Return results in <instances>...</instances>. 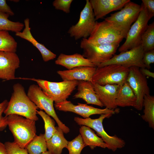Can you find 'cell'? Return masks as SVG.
<instances>
[{
    "mask_svg": "<svg viewBox=\"0 0 154 154\" xmlns=\"http://www.w3.org/2000/svg\"><path fill=\"white\" fill-rule=\"evenodd\" d=\"M16 79L30 80L36 82L44 93L58 104L66 100L76 89L78 81H63L52 82L35 78H17Z\"/></svg>",
    "mask_w": 154,
    "mask_h": 154,
    "instance_id": "277c9868",
    "label": "cell"
},
{
    "mask_svg": "<svg viewBox=\"0 0 154 154\" xmlns=\"http://www.w3.org/2000/svg\"><path fill=\"white\" fill-rule=\"evenodd\" d=\"M25 28L22 32L15 33L16 36L31 43L40 52L43 61L46 62L56 58V55L48 50L42 44L39 43L33 37L29 27V19L26 18L24 21Z\"/></svg>",
    "mask_w": 154,
    "mask_h": 154,
    "instance_id": "ffe728a7",
    "label": "cell"
},
{
    "mask_svg": "<svg viewBox=\"0 0 154 154\" xmlns=\"http://www.w3.org/2000/svg\"><path fill=\"white\" fill-rule=\"evenodd\" d=\"M77 86L78 91L73 96L74 98H81L87 104H93L101 107L104 106L99 100L91 82L78 81Z\"/></svg>",
    "mask_w": 154,
    "mask_h": 154,
    "instance_id": "d6986e66",
    "label": "cell"
},
{
    "mask_svg": "<svg viewBox=\"0 0 154 154\" xmlns=\"http://www.w3.org/2000/svg\"><path fill=\"white\" fill-rule=\"evenodd\" d=\"M129 29L106 20L96 21L95 27L87 39L94 45L120 43L126 38Z\"/></svg>",
    "mask_w": 154,
    "mask_h": 154,
    "instance_id": "6da1fadb",
    "label": "cell"
},
{
    "mask_svg": "<svg viewBox=\"0 0 154 154\" xmlns=\"http://www.w3.org/2000/svg\"><path fill=\"white\" fill-rule=\"evenodd\" d=\"M144 53L140 45L129 50L121 52L118 54H115L110 60L101 64L97 68L115 64L128 68L132 66L146 68L142 60Z\"/></svg>",
    "mask_w": 154,
    "mask_h": 154,
    "instance_id": "8fae6325",
    "label": "cell"
},
{
    "mask_svg": "<svg viewBox=\"0 0 154 154\" xmlns=\"http://www.w3.org/2000/svg\"><path fill=\"white\" fill-rule=\"evenodd\" d=\"M25 149L29 154H40L46 151V142L44 134L36 135Z\"/></svg>",
    "mask_w": 154,
    "mask_h": 154,
    "instance_id": "484cf974",
    "label": "cell"
},
{
    "mask_svg": "<svg viewBox=\"0 0 154 154\" xmlns=\"http://www.w3.org/2000/svg\"><path fill=\"white\" fill-rule=\"evenodd\" d=\"M140 71L142 74L145 77L147 76L152 78H154V73L150 71L146 68H139Z\"/></svg>",
    "mask_w": 154,
    "mask_h": 154,
    "instance_id": "74e56055",
    "label": "cell"
},
{
    "mask_svg": "<svg viewBox=\"0 0 154 154\" xmlns=\"http://www.w3.org/2000/svg\"><path fill=\"white\" fill-rule=\"evenodd\" d=\"M139 68L136 66L129 68L126 80L136 97V104L134 108L138 110L143 108L144 96L150 94L147 78L141 73Z\"/></svg>",
    "mask_w": 154,
    "mask_h": 154,
    "instance_id": "7c38bea8",
    "label": "cell"
},
{
    "mask_svg": "<svg viewBox=\"0 0 154 154\" xmlns=\"http://www.w3.org/2000/svg\"><path fill=\"white\" fill-rule=\"evenodd\" d=\"M7 100L0 103V130H3L7 125L6 117H3L2 114L6 109L8 104Z\"/></svg>",
    "mask_w": 154,
    "mask_h": 154,
    "instance_id": "836d02e7",
    "label": "cell"
},
{
    "mask_svg": "<svg viewBox=\"0 0 154 154\" xmlns=\"http://www.w3.org/2000/svg\"><path fill=\"white\" fill-rule=\"evenodd\" d=\"M130 0H90L95 19L102 18L111 12L119 9Z\"/></svg>",
    "mask_w": 154,
    "mask_h": 154,
    "instance_id": "e0dca14e",
    "label": "cell"
},
{
    "mask_svg": "<svg viewBox=\"0 0 154 154\" xmlns=\"http://www.w3.org/2000/svg\"><path fill=\"white\" fill-rule=\"evenodd\" d=\"M0 154H8L4 144L0 142Z\"/></svg>",
    "mask_w": 154,
    "mask_h": 154,
    "instance_id": "f35d334b",
    "label": "cell"
},
{
    "mask_svg": "<svg viewBox=\"0 0 154 154\" xmlns=\"http://www.w3.org/2000/svg\"><path fill=\"white\" fill-rule=\"evenodd\" d=\"M113 114H101L96 119L90 117L82 118L75 117L74 121L80 125H85L92 128L96 132L97 135L100 137L107 145V148L113 151L118 149H121L125 146V141L116 135L110 136L108 135L104 129L103 122L105 118H109Z\"/></svg>",
    "mask_w": 154,
    "mask_h": 154,
    "instance_id": "5b68a950",
    "label": "cell"
},
{
    "mask_svg": "<svg viewBox=\"0 0 154 154\" xmlns=\"http://www.w3.org/2000/svg\"><path fill=\"white\" fill-rule=\"evenodd\" d=\"M142 60L146 68L150 69V64L154 62V50L145 52Z\"/></svg>",
    "mask_w": 154,
    "mask_h": 154,
    "instance_id": "e575fe53",
    "label": "cell"
},
{
    "mask_svg": "<svg viewBox=\"0 0 154 154\" xmlns=\"http://www.w3.org/2000/svg\"><path fill=\"white\" fill-rule=\"evenodd\" d=\"M9 15L0 12V31H10L15 33L21 32L24 25L19 22H13L9 19Z\"/></svg>",
    "mask_w": 154,
    "mask_h": 154,
    "instance_id": "4316f807",
    "label": "cell"
},
{
    "mask_svg": "<svg viewBox=\"0 0 154 154\" xmlns=\"http://www.w3.org/2000/svg\"><path fill=\"white\" fill-rule=\"evenodd\" d=\"M144 107L143 114L142 118L148 123L149 127L154 129V97L153 96L145 95L143 98V107Z\"/></svg>",
    "mask_w": 154,
    "mask_h": 154,
    "instance_id": "d4e9b609",
    "label": "cell"
},
{
    "mask_svg": "<svg viewBox=\"0 0 154 154\" xmlns=\"http://www.w3.org/2000/svg\"><path fill=\"white\" fill-rule=\"evenodd\" d=\"M20 64L19 58L15 52L0 51V79H15V71Z\"/></svg>",
    "mask_w": 154,
    "mask_h": 154,
    "instance_id": "9a60e30c",
    "label": "cell"
},
{
    "mask_svg": "<svg viewBox=\"0 0 154 154\" xmlns=\"http://www.w3.org/2000/svg\"><path fill=\"white\" fill-rule=\"evenodd\" d=\"M27 95L38 108L44 110L47 114L52 117L57 123L58 127L64 133H67L69 132V128L58 117L54 109V101L44 93L38 85L33 84L30 85Z\"/></svg>",
    "mask_w": 154,
    "mask_h": 154,
    "instance_id": "30bf717a",
    "label": "cell"
},
{
    "mask_svg": "<svg viewBox=\"0 0 154 154\" xmlns=\"http://www.w3.org/2000/svg\"><path fill=\"white\" fill-rule=\"evenodd\" d=\"M142 3L145 7L149 18L154 16V0H142Z\"/></svg>",
    "mask_w": 154,
    "mask_h": 154,
    "instance_id": "d590c367",
    "label": "cell"
},
{
    "mask_svg": "<svg viewBox=\"0 0 154 154\" xmlns=\"http://www.w3.org/2000/svg\"><path fill=\"white\" fill-rule=\"evenodd\" d=\"M96 68V67L79 66L70 70H58L57 73L63 81L84 80L92 83V77Z\"/></svg>",
    "mask_w": 154,
    "mask_h": 154,
    "instance_id": "ac0fdd59",
    "label": "cell"
},
{
    "mask_svg": "<svg viewBox=\"0 0 154 154\" xmlns=\"http://www.w3.org/2000/svg\"><path fill=\"white\" fill-rule=\"evenodd\" d=\"M52 137L46 141L47 149L52 154H61L63 149L67 147L68 142L64 132L58 127Z\"/></svg>",
    "mask_w": 154,
    "mask_h": 154,
    "instance_id": "cb8c5ba5",
    "label": "cell"
},
{
    "mask_svg": "<svg viewBox=\"0 0 154 154\" xmlns=\"http://www.w3.org/2000/svg\"><path fill=\"white\" fill-rule=\"evenodd\" d=\"M141 9V5L130 1L120 11L111 14L105 20L130 29L132 24L137 19Z\"/></svg>",
    "mask_w": 154,
    "mask_h": 154,
    "instance_id": "5bb4252c",
    "label": "cell"
},
{
    "mask_svg": "<svg viewBox=\"0 0 154 154\" xmlns=\"http://www.w3.org/2000/svg\"><path fill=\"white\" fill-rule=\"evenodd\" d=\"M96 22L92 9L88 0L81 11L79 20L72 26L67 33L76 40L81 38L87 39L92 31Z\"/></svg>",
    "mask_w": 154,
    "mask_h": 154,
    "instance_id": "9c48e42d",
    "label": "cell"
},
{
    "mask_svg": "<svg viewBox=\"0 0 154 154\" xmlns=\"http://www.w3.org/2000/svg\"><path fill=\"white\" fill-rule=\"evenodd\" d=\"M0 12L7 13L11 16L14 14L5 0H0Z\"/></svg>",
    "mask_w": 154,
    "mask_h": 154,
    "instance_id": "8d00e7d4",
    "label": "cell"
},
{
    "mask_svg": "<svg viewBox=\"0 0 154 154\" xmlns=\"http://www.w3.org/2000/svg\"><path fill=\"white\" fill-rule=\"evenodd\" d=\"M129 71V68L115 64L97 67L92 83L102 86L108 84L121 85L126 81Z\"/></svg>",
    "mask_w": 154,
    "mask_h": 154,
    "instance_id": "52a82bcc",
    "label": "cell"
},
{
    "mask_svg": "<svg viewBox=\"0 0 154 154\" xmlns=\"http://www.w3.org/2000/svg\"><path fill=\"white\" fill-rule=\"evenodd\" d=\"M72 0H55L52 3L53 6L57 10L62 11L68 13L70 12Z\"/></svg>",
    "mask_w": 154,
    "mask_h": 154,
    "instance_id": "d6a6232c",
    "label": "cell"
},
{
    "mask_svg": "<svg viewBox=\"0 0 154 154\" xmlns=\"http://www.w3.org/2000/svg\"><path fill=\"white\" fill-rule=\"evenodd\" d=\"M94 90L103 106L110 110H115L117 106L116 100L121 85L117 84L100 86L92 83Z\"/></svg>",
    "mask_w": 154,
    "mask_h": 154,
    "instance_id": "2e32d148",
    "label": "cell"
},
{
    "mask_svg": "<svg viewBox=\"0 0 154 154\" xmlns=\"http://www.w3.org/2000/svg\"><path fill=\"white\" fill-rule=\"evenodd\" d=\"M54 107L58 110L65 112H71L78 114L84 118L89 117L92 115L110 114H112L118 113L119 109L110 110L107 108L101 109L88 106L87 104L78 103L74 105L71 101L66 100L62 102L55 104Z\"/></svg>",
    "mask_w": 154,
    "mask_h": 154,
    "instance_id": "4fadbf2b",
    "label": "cell"
},
{
    "mask_svg": "<svg viewBox=\"0 0 154 154\" xmlns=\"http://www.w3.org/2000/svg\"><path fill=\"white\" fill-rule=\"evenodd\" d=\"M40 154H52L48 151H46L40 153Z\"/></svg>",
    "mask_w": 154,
    "mask_h": 154,
    "instance_id": "ab89813d",
    "label": "cell"
},
{
    "mask_svg": "<svg viewBox=\"0 0 154 154\" xmlns=\"http://www.w3.org/2000/svg\"><path fill=\"white\" fill-rule=\"evenodd\" d=\"M55 63L56 64L65 67L68 70L79 66L95 67L88 59L84 58L82 55L78 53L71 55L61 53L55 61Z\"/></svg>",
    "mask_w": 154,
    "mask_h": 154,
    "instance_id": "44dd1931",
    "label": "cell"
},
{
    "mask_svg": "<svg viewBox=\"0 0 154 154\" xmlns=\"http://www.w3.org/2000/svg\"><path fill=\"white\" fill-rule=\"evenodd\" d=\"M79 131L85 147L88 146L92 149L96 147L107 148V145L102 138L90 127L82 125L80 128Z\"/></svg>",
    "mask_w": 154,
    "mask_h": 154,
    "instance_id": "603a6c76",
    "label": "cell"
},
{
    "mask_svg": "<svg viewBox=\"0 0 154 154\" xmlns=\"http://www.w3.org/2000/svg\"><path fill=\"white\" fill-rule=\"evenodd\" d=\"M6 117L7 125L14 138V142L21 148H25L36 135L35 121L17 114Z\"/></svg>",
    "mask_w": 154,
    "mask_h": 154,
    "instance_id": "3957f363",
    "label": "cell"
},
{
    "mask_svg": "<svg viewBox=\"0 0 154 154\" xmlns=\"http://www.w3.org/2000/svg\"><path fill=\"white\" fill-rule=\"evenodd\" d=\"M85 147L82 138L80 134L72 140L68 142L66 148L68 151L69 154H80Z\"/></svg>",
    "mask_w": 154,
    "mask_h": 154,
    "instance_id": "4dcf8cb0",
    "label": "cell"
},
{
    "mask_svg": "<svg viewBox=\"0 0 154 154\" xmlns=\"http://www.w3.org/2000/svg\"><path fill=\"white\" fill-rule=\"evenodd\" d=\"M141 5L142 9L139 16L128 31L125 42L118 49L119 51L120 52L140 45L142 36L148 25L149 21L151 19L142 3Z\"/></svg>",
    "mask_w": 154,
    "mask_h": 154,
    "instance_id": "ba28073f",
    "label": "cell"
},
{
    "mask_svg": "<svg viewBox=\"0 0 154 154\" xmlns=\"http://www.w3.org/2000/svg\"><path fill=\"white\" fill-rule=\"evenodd\" d=\"M37 113L42 117L44 121L45 129L44 137L46 141L52 137L56 131L55 121L50 116L42 111L37 110Z\"/></svg>",
    "mask_w": 154,
    "mask_h": 154,
    "instance_id": "f546056e",
    "label": "cell"
},
{
    "mask_svg": "<svg viewBox=\"0 0 154 154\" xmlns=\"http://www.w3.org/2000/svg\"><path fill=\"white\" fill-rule=\"evenodd\" d=\"M8 154H29L25 148L20 147L14 142H6L4 144Z\"/></svg>",
    "mask_w": 154,
    "mask_h": 154,
    "instance_id": "1f68e13d",
    "label": "cell"
},
{
    "mask_svg": "<svg viewBox=\"0 0 154 154\" xmlns=\"http://www.w3.org/2000/svg\"><path fill=\"white\" fill-rule=\"evenodd\" d=\"M13 92L4 112L5 116L17 114L35 121L38 120L37 111L38 108L29 98L24 87L16 83L13 86Z\"/></svg>",
    "mask_w": 154,
    "mask_h": 154,
    "instance_id": "7a4b0ae2",
    "label": "cell"
},
{
    "mask_svg": "<svg viewBox=\"0 0 154 154\" xmlns=\"http://www.w3.org/2000/svg\"><path fill=\"white\" fill-rule=\"evenodd\" d=\"M17 42L8 31H0V51L15 52Z\"/></svg>",
    "mask_w": 154,
    "mask_h": 154,
    "instance_id": "83f0119b",
    "label": "cell"
},
{
    "mask_svg": "<svg viewBox=\"0 0 154 154\" xmlns=\"http://www.w3.org/2000/svg\"><path fill=\"white\" fill-rule=\"evenodd\" d=\"M140 45L145 52L154 49V22L148 25L143 34Z\"/></svg>",
    "mask_w": 154,
    "mask_h": 154,
    "instance_id": "f1b7e54d",
    "label": "cell"
},
{
    "mask_svg": "<svg viewBox=\"0 0 154 154\" xmlns=\"http://www.w3.org/2000/svg\"><path fill=\"white\" fill-rule=\"evenodd\" d=\"M136 97L129 84L126 81L121 85L116 100L117 106L124 107L136 106Z\"/></svg>",
    "mask_w": 154,
    "mask_h": 154,
    "instance_id": "7402d4cb",
    "label": "cell"
},
{
    "mask_svg": "<svg viewBox=\"0 0 154 154\" xmlns=\"http://www.w3.org/2000/svg\"><path fill=\"white\" fill-rule=\"evenodd\" d=\"M119 43L94 45L87 39L82 38L80 47L83 50L82 55L96 67L111 59L115 55Z\"/></svg>",
    "mask_w": 154,
    "mask_h": 154,
    "instance_id": "8992f818",
    "label": "cell"
}]
</instances>
